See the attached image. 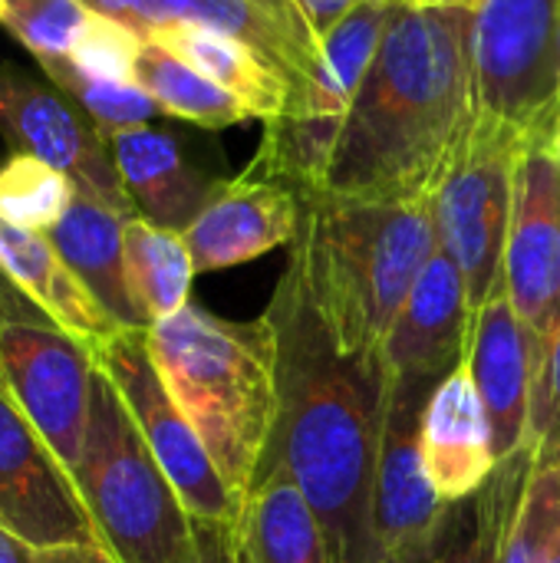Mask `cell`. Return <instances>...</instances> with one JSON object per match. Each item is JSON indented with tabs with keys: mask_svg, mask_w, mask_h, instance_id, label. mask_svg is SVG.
Listing matches in <instances>:
<instances>
[{
	"mask_svg": "<svg viewBox=\"0 0 560 563\" xmlns=\"http://www.w3.org/2000/svg\"><path fill=\"white\" fill-rule=\"evenodd\" d=\"M560 541V462L535 465L512 518L505 563H548Z\"/></svg>",
	"mask_w": 560,
	"mask_h": 563,
	"instance_id": "cell-30",
	"label": "cell"
},
{
	"mask_svg": "<svg viewBox=\"0 0 560 563\" xmlns=\"http://www.w3.org/2000/svg\"><path fill=\"white\" fill-rule=\"evenodd\" d=\"M399 3H363L320 36L307 76L290 89L287 115L343 119L353 106Z\"/></svg>",
	"mask_w": 560,
	"mask_h": 563,
	"instance_id": "cell-23",
	"label": "cell"
},
{
	"mask_svg": "<svg viewBox=\"0 0 560 563\" xmlns=\"http://www.w3.org/2000/svg\"><path fill=\"white\" fill-rule=\"evenodd\" d=\"M525 449L531 452L535 465L560 462V330L545 353V363L535 383Z\"/></svg>",
	"mask_w": 560,
	"mask_h": 563,
	"instance_id": "cell-33",
	"label": "cell"
},
{
	"mask_svg": "<svg viewBox=\"0 0 560 563\" xmlns=\"http://www.w3.org/2000/svg\"><path fill=\"white\" fill-rule=\"evenodd\" d=\"M145 40L172 49L198 73L215 79L221 89L238 96L254 119H274L287 112L290 102V79L274 69L257 49L241 43L231 33L201 26V23H172Z\"/></svg>",
	"mask_w": 560,
	"mask_h": 563,
	"instance_id": "cell-24",
	"label": "cell"
},
{
	"mask_svg": "<svg viewBox=\"0 0 560 563\" xmlns=\"http://www.w3.org/2000/svg\"><path fill=\"white\" fill-rule=\"evenodd\" d=\"M363 3H403V0H294V7L300 10L304 23L310 26V33L317 36H327L347 13H353L356 7Z\"/></svg>",
	"mask_w": 560,
	"mask_h": 563,
	"instance_id": "cell-34",
	"label": "cell"
},
{
	"mask_svg": "<svg viewBox=\"0 0 560 563\" xmlns=\"http://www.w3.org/2000/svg\"><path fill=\"white\" fill-rule=\"evenodd\" d=\"M465 363L492 419L495 459L505 462L525 449L531 396L545 363V343L512 307L505 280L472 313Z\"/></svg>",
	"mask_w": 560,
	"mask_h": 563,
	"instance_id": "cell-14",
	"label": "cell"
},
{
	"mask_svg": "<svg viewBox=\"0 0 560 563\" xmlns=\"http://www.w3.org/2000/svg\"><path fill=\"white\" fill-rule=\"evenodd\" d=\"M528 135L531 139H538L554 158H558V165H560V106L545 119V122H538L535 129H528Z\"/></svg>",
	"mask_w": 560,
	"mask_h": 563,
	"instance_id": "cell-38",
	"label": "cell"
},
{
	"mask_svg": "<svg viewBox=\"0 0 560 563\" xmlns=\"http://www.w3.org/2000/svg\"><path fill=\"white\" fill-rule=\"evenodd\" d=\"M535 459L528 449L498 462L495 475L475 495L452 501L436 534L406 561L396 563H505L512 518L531 478Z\"/></svg>",
	"mask_w": 560,
	"mask_h": 563,
	"instance_id": "cell-21",
	"label": "cell"
},
{
	"mask_svg": "<svg viewBox=\"0 0 560 563\" xmlns=\"http://www.w3.org/2000/svg\"><path fill=\"white\" fill-rule=\"evenodd\" d=\"M0 271L66 333L86 346H102L122 327L96 303L83 280L63 264L46 234L0 218Z\"/></svg>",
	"mask_w": 560,
	"mask_h": 563,
	"instance_id": "cell-20",
	"label": "cell"
},
{
	"mask_svg": "<svg viewBox=\"0 0 560 563\" xmlns=\"http://www.w3.org/2000/svg\"><path fill=\"white\" fill-rule=\"evenodd\" d=\"M7 323H53V320L0 271V327Z\"/></svg>",
	"mask_w": 560,
	"mask_h": 563,
	"instance_id": "cell-35",
	"label": "cell"
},
{
	"mask_svg": "<svg viewBox=\"0 0 560 563\" xmlns=\"http://www.w3.org/2000/svg\"><path fill=\"white\" fill-rule=\"evenodd\" d=\"M208 544L218 563H337L327 528L277 462L261 465L257 482L238 501V518Z\"/></svg>",
	"mask_w": 560,
	"mask_h": 563,
	"instance_id": "cell-17",
	"label": "cell"
},
{
	"mask_svg": "<svg viewBox=\"0 0 560 563\" xmlns=\"http://www.w3.org/2000/svg\"><path fill=\"white\" fill-rule=\"evenodd\" d=\"M132 79L158 102L165 115L195 122L201 129H228L244 119H254L238 96H231L191 63L152 40L142 43Z\"/></svg>",
	"mask_w": 560,
	"mask_h": 563,
	"instance_id": "cell-27",
	"label": "cell"
},
{
	"mask_svg": "<svg viewBox=\"0 0 560 563\" xmlns=\"http://www.w3.org/2000/svg\"><path fill=\"white\" fill-rule=\"evenodd\" d=\"M548 563H560V541H558V548H554V554L548 558Z\"/></svg>",
	"mask_w": 560,
	"mask_h": 563,
	"instance_id": "cell-41",
	"label": "cell"
},
{
	"mask_svg": "<svg viewBox=\"0 0 560 563\" xmlns=\"http://www.w3.org/2000/svg\"><path fill=\"white\" fill-rule=\"evenodd\" d=\"M125 214L109 205L76 191L66 214L46 234L63 264L83 280V287L96 297V303L122 327V330H149L139 317L122 264V228Z\"/></svg>",
	"mask_w": 560,
	"mask_h": 563,
	"instance_id": "cell-22",
	"label": "cell"
},
{
	"mask_svg": "<svg viewBox=\"0 0 560 563\" xmlns=\"http://www.w3.org/2000/svg\"><path fill=\"white\" fill-rule=\"evenodd\" d=\"M475 109L535 129L560 106V0H485L472 23Z\"/></svg>",
	"mask_w": 560,
	"mask_h": 563,
	"instance_id": "cell-8",
	"label": "cell"
},
{
	"mask_svg": "<svg viewBox=\"0 0 560 563\" xmlns=\"http://www.w3.org/2000/svg\"><path fill=\"white\" fill-rule=\"evenodd\" d=\"M109 152L135 214L182 234L221 185L218 178L198 172L185 158L175 135L162 129L135 125L112 132Z\"/></svg>",
	"mask_w": 560,
	"mask_h": 563,
	"instance_id": "cell-19",
	"label": "cell"
},
{
	"mask_svg": "<svg viewBox=\"0 0 560 563\" xmlns=\"http://www.w3.org/2000/svg\"><path fill=\"white\" fill-rule=\"evenodd\" d=\"M264 320L277 340L281 402L264 462L284 465L300 485L337 563H380L373 478L386 416L383 363L337 343L294 247Z\"/></svg>",
	"mask_w": 560,
	"mask_h": 563,
	"instance_id": "cell-1",
	"label": "cell"
},
{
	"mask_svg": "<svg viewBox=\"0 0 560 563\" xmlns=\"http://www.w3.org/2000/svg\"><path fill=\"white\" fill-rule=\"evenodd\" d=\"M73 478L102 548L119 563L215 561L205 531L188 515L99 363Z\"/></svg>",
	"mask_w": 560,
	"mask_h": 563,
	"instance_id": "cell-5",
	"label": "cell"
},
{
	"mask_svg": "<svg viewBox=\"0 0 560 563\" xmlns=\"http://www.w3.org/2000/svg\"><path fill=\"white\" fill-rule=\"evenodd\" d=\"M142 43H145V36L135 33L132 26L112 20V16L92 13L66 59H69V66H76L86 76L135 82L132 76H135V59H139Z\"/></svg>",
	"mask_w": 560,
	"mask_h": 563,
	"instance_id": "cell-32",
	"label": "cell"
},
{
	"mask_svg": "<svg viewBox=\"0 0 560 563\" xmlns=\"http://www.w3.org/2000/svg\"><path fill=\"white\" fill-rule=\"evenodd\" d=\"M122 264L132 303L145 327L175 317L188 307L195 261L182 231L152 224L145 218H129L122 228Z\"/></svg>",
	"mask_w": 560,
	"mask_h": 563,
	"instance_id": "cell-25",
	"label": "cell"
},
{
	"mask_svg": "<svg viewBox=\"0 0 560 563\" xmlns=\"http://www.w3.org/2000/svg\"><path fill=\"white\" fill-rule=\"evenodd\" d=\"M343 119L333 115H274L264 119L257 155L244 168L251 178L284 181L300 198L323 191Z\"/></svg>",
	"mask_w": 560,
	"mask_h": 563,
	"instance_id": "cell-26",
	"label": "cell"
},
{
	"mask_svg": "<svg viewBox=\"0 0 560 563\" xmlns=\"http://www.w3.org/2000/svg\"><path fill=\"white\" fill-rule=\"evenodd\" d=\"M92 10L83 0H0V26H7L36 63L69 56Z\"/></svg>",
	"mask_w": 560,
	"mask_h": 563,
	"instance_id": "cell-31",
	"label": "cell"
},
{
	"mask_svg": "<svg viewBox=\"0 0 560 563\" xmlns=\"http://www.w3.org/2000/svg\"><path fill=\"white\" fill-rule=\"evenodd\" d=\"M304 221V198L267 178L238 175L221 181L201 214L188 224L185 241L198 274L228 271L290 244Z\"/></svg>",
	"mask_w": 560,
	"mask_h": 563,
	"instance_id": "cell-16",
	"label": "cell"
},
{
	"mask_svg": "<svg viewBox=\"0 0 560 563\" xmlns=\"http://www.w3.org/2000/svg\"><path fill=\"white\" fill-rule=\"evenodd\" d=\"M475 10L399 3L343 115L320 195L353 201L432 198L475 119Z\"/></svg>",
	"mask_w": 560,
	"mask_h": 563,
	"instance_id": "cell-2",
	"label": "cell"
},
{
	"mask_svg": "<svg viewBox=\"0 0 560 563\" xmlns=\"http://www.w3.org/2000/svg\"><path fill=\"white\" fill-rule=\"evenodd\" d=\"M0 139L13 152L33 155L63 172L76 191L135 218L116 172L109 139L50 79H36L17 66H0Z\"/></svg>",
	"mask_w": 560,
	"mask_h": 563,
	"instance_id": "cell-10",
	"label": "cell"
},
{
	"mask_svg": "<svg viewBox=\"0 0 560 563\" xmlns=\"http://www.w3.org/2000/svg\"><path fill=\"white\" fill-rule=\"evenodd\" d=\"M0 525L33 548L102 544L73 472L0 386Z\"/></svg>",
	"mask_w": 560,
	"mask_h": 563,
	"instance_id": "cell-12",
	"label": "cell"
},
{
	"mask_svg": "<svg viewBox=\"0 0 560 563\" xmlns=\"http://www.w3.org/2000/svg\"><path fill=\"white\" fill-rule=\"evenodd\" d=\"M426 472L446 505L462 501L488 485L498 468L492 419L475 389L465 356L429 393L419 429Z\"/></svg>",
	"mask_w": 560,
	"mask_h": 563,
	"instance_id": "cell-18",
	"label": "cell"
},
{
	"mask_svg": "<svg viewBox=\"0 0 560 563\" xmlns=\"http://www.w3.org/2000/svg\"><path fill=\"white\" fill-rule=\"evenodd\" d=\"M92 353L99 369L119 389L132 422L139 426L145 445L175 485L195 525L208 534V541L224 534L238 518V498L215 468L201 435L165 389L149 353V330H119Z\"/></svg>",
	"mask_w": 560,
	"mask_h": 563,
	"instance_id": "cell-7",
	"label": "cell"
},
{
	"mask_svg": "<svg viewBox=\"0 0 560 563\" xmlns=\"http://www.w3.org/2000/svg\"><path fill=\"white\" fill-rule=\"evenodd\" d=\"M0 563H40V548L0 525Z\"/></svg>",
	"mask_w": 560,
	"mask_h": 563,
	"instance_id": "cell-37",
	"label": "cell"
},
{
	"mask_svg": "<svg viewBox=\"0 0 560 563\" xmlns=\"http://www.w3.org/2000/svg\"><path fill=\"white\" fill-rule=\"evenodd\" d=\"M525 142L528 129L475 112L432 191L439 247L459 264L472 313L502 287L515 172Z\"/></svg>",
	"mask_w": 560,
	"mask_h": 563,
	"instance_id": "cell-6",
	"label": "cell"
},
{
	"mask_svg": "<svg viewBox=\"0 0 560 563\" xmlns=\"http://www.w3.org/2000/svg\"><path fill=\"white\" fill-rule=\"evenodd\" d=\"M43 76L63 89L109 139L112 132L149 125L152 115H158V102L139 86V82H116V79H96L69 66V59H43L40 63Z\"/></svg>",
	"mask_w": 560,
	"mask_h": 563,
	"instance_id": "cell-29",
	"label": "cell"
},
{
	"mask_svg": "<svg viewBox=\"0 0 560 563\" xmlns=\"http://www.w3.org/2000/svg\"><path fill=\"white\" fill-rule=\"evenodd\" d=\"M96 353L56 323L0 327V386L73 472L83 455Z\"/></svg>",
	"mask_w": 560,
	"mask_h": 563,
	"instance_id": "cell-9",
	"label": "cell"
},
{
	"mask_svg": "<svg viewBox=\"0 0 560 563\" xmlns=\"http://www.w3.org/2000/svg\"><path fill=\"white\" fill-rule=\"evenodd\" d=\"M436 386L386 379V416L373 478V531L380 563L406 561L439 528L446 501L439 498L419 445L422 409Z\"/></svg>",
	"mask_w": 560,
	"mask_h": 563,
	"instance_id": "cell-13",
	"label": "cell"
},
{
	"mask_svg": "<svg viewBox=\"0 0 560 563\" xmlns=\"http://www.w3.org/2000/svg\"><path fill=\"white\" fill-rule=\"evenodd\" d=\"M40 563H119L102 544H59L40 548Z\"/></svg>",
	"mask_w": 560,
	"mask_h": 563,
	"instance_id": "cell-36",
	"label": "cell"
},
{
	"mask_svg": "<svg viewBox=\"0 0 560 563\" xmlns=\"http://www.w3.org/2000/svg\"><path fill=\"white\" fill-rule=\"evenodd\" d=\"M92 13H102V16H112L125 26H132V7L135 0H83Z\"/></svg>",
	"mask_w": 560,
	"mask_h": 563,
	"instance_id": "cell-39",
	"label": "cell"
},
{
	"mask_svg": "<svg viewBox=\"0 0 560 563\" xmlns=\"http://www.w3.org/2000/svg\"><path fill=\"white\" fill-rule=\"evenodd\" d=\"M290 247L304 261L310 294L337 343L356 356H380L416 277L439 247L432 198H304V221Z\"/></svg>",
	"mask_w": 560,
	"mask_h": 563,
	"instance_id": "cell-4",
	"label": "cell"
},
{
	"mask_svg": "<svg viewBox=\"0 0 560 563\" xmlns=\"http://www.w3.org/2000/svg\"><path fill=\"white\" fill-rule=\"evenodd\" d=\"M76 198V185L53 165L13 152L0 165V218L36 234H50Z\"/></svg>",
	"mask_w": 560,
	"mask_h": 563,
	"instance_id": "cell-28",
	"label": "cell"
},
{
	"mask_svg": "<svg viewBox=\"0 0 560 563\" xmlns=\"http://www.w3.org/2000/svg\"><path fill=\"white\" fill-rule=\"evenodd\" d=\"M558 99H560V92H558Z\"/></svg>",
	"mask_w": 560,
	"mask_h": 563,
	"instance_id": "cell-42",
	"label": "cell"
},
{
	"mask_svg": "<svg viewBox=\"0 0 560 563\" xmlns=\"http://www.w3.org/2000/svg\"><path fill=\"white\" fill-rule=\"evenodd\" d=\"M152 363L241 501L277 429V340L271 323H234L185 307L149 327Z\"/></svg>",
	"mask_w": 560,
	"mask_h": 563,
	"instance_id": "cell-3",
	"label": "cell"
},
{
	"mask_svg": "<svg viewBox=\"0 0 560 563\" xmlns=\"http://www.w3.org/2000/svg\"><path fill=\"white\" fill-rule=\"evenodd\" d=\"M502 280L548 353L560 330V165L531 135L518 155Z\"/></svg>",
	"mask_w": 560,
	"mask_h": 563,
	"instance_id": "cell-11",
	"label": "cell"
},
{
	"mask_svg": "<svg viewBox=\"0 0 560 563\" xmlns=\"http://www.w3.org/2000/svg\"><path fill=\"white\" fill-rule=\"evenodd\" d=\"M409 7H442V10H479L485 0H403Z\"/></svg>",
	"mask_w": 560,
	"mask_h": 563,
	"instance_id": "cell-40",
	"label": "cell"
},
{
	"mask_svg": "<svg viewBox=\"0 0 560 563\" xmlns=\"http://www.w3.org/2000/svg\"><path fill=\"white\" fill-rule=\"evenodd\" d=\"M469 327L472 303L465 277L459 264L436 247L380 346L386 379L439 386L465 356Z\"/></svg>",
	"mask_w": 560,
	"mask_h": 563,
	"instance_id": "cell-15",
	"label": "cell"
}]
</instances>
